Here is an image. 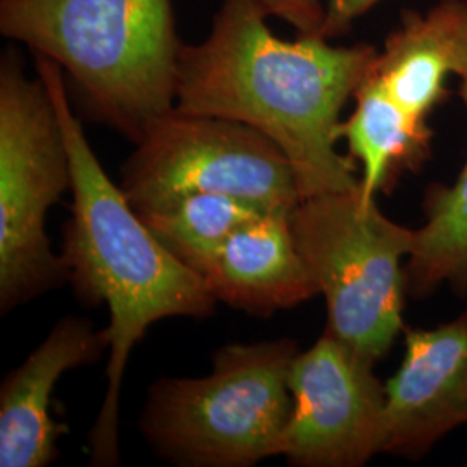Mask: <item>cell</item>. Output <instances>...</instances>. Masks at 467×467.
<instances>
[{
	"label": "cell",
	"mask_w": 467,
	"mask_h": 467,
	"mask_svg": "<svg viewBox=\"0 0 467 467\" xmlns=\"http://www.w3.org/2000/svg\"><path fill=\"white\" fill-rule=\"evenodd\" d=\"M109 350L106 329L87 318H61L30 357L5 376L0 389V467H44L56 459L67 428L50 416L59 378L98 362Z\"/></svg>",
	"instance_id": "obj_10"
},
{
	"label": "cell",
	"mask_w": 467,
	"mask_h": 467,
	"mask_svg": "<svg viewBox=\"0 0 467 467\" xmlns=\"http://www.w3.org/2000/svg\"><path fill=\"white\" fill-rule=\"evenodd\" d=\"M291 416L281 455L291 466L360 467L383 451L386 388L374 362L327 331L289 368Z\"/></svg>",
	"instance_id": "obj_8"
},
{
	"label": "cell",
	"mask_w": 467,
	"mask_h": 467,
	"mask_svg": "<svg viewBox=\"0 0 467 467\" xmlns=\"http://www.w3.org/2000/svg\"><path fill=\"white\" fill-rule=\"evenodd\" d=\"M355 109L341 121L339 139L360 168V198L376 200L403 171H416L431 152L433 130L410 121L368 78L358 85Z\"/></svg>",
	"instance_id": "obj_12"
},
{
	"label": "cell",
	"mask_w": 467,
	"mask_h": 467,
	"mask_svg": "<svg viewBox=\"0 0 467 467\" xmlns=\"http://www.w3.org/2000/svg\"><path fill=\"white\" fill-rule=\"evenodd\" d=\"M381 0H326V21L322 28L324 38H339L348 34L355 21L378 5Z\"/></svg>",
	"instance_id": "obj_16"
},
{
	"label": "cell",
	"mask_w": 467,
	"mask_h": 467,
	"mask_svg": "<svg viewBox=\"0 0 467 467\" xmlns=\"http://www.w3.org/2000/svg\"><path fill=\"white\" fill-rule=\"evenodd\" d=\"M135 212L173 256L196 272L235 229L272 210L225 194L200 192L160 201Z\"/></svg>",
	"instance_id": "obj_14"
},
{
	"label": "cell",
	"mask_w": 467,
	"mask_h": 467,
	"mask_svg": "<svg viewBox=\"0 0 467 467\" xmlns=\"http://www.w3.org/2000/svg\"><path fill=\"white\" fill-rule=\"evenodd\" d=\"M293 212H267L235 229L196 270L218 301L272 316L318 295L291 227Z\"/></svg>",
	"instance_id": "obj_11"
},
{
	"label": "cell",
	"mask_w": 467,
	"mask_h": 467,
	"mask_svg": "<svg viewBox=\"0 0 467 467\" xmlns=\"http://www.w3.org/2000/svg\"><path fill=\"white\" fill-rule=\"evenodd\" d=\"M459 80V98L467 111V77ZM424 215L405 264L407 293L424 298L449 284L467 296V161L453 184H433L426 191Z\"/></svg>",
	"instance_id": "obj_13"
},
{
	"label": "cell",
	"mask_w": 467,
	"mask_h": 467,
	"mask_svg": "<svg viewBox=\"0 0 467 467\" xmlns=\"http://www.w3.org/2000/svg\"><path fill=\"white\" fill-rule=\"evenodd\" d=\"M140 210L184 194H225L293 212L301 196L283 150L250 125L171 109L150 119L121 171Z\"/></svg>",
	"instance_id": "obj_7"
},
{
	"label": "cell",
	"mask_w": 467,
	"mask_h": 467,
	"mask_svg": "<svg viewBox=\"0 0 467 467\" xmlns=\"http://www.w3.org/2000/svg\"><path fill=\"white\" fill-rule=\"evenodd\" d=\"M0 34L61 67L88 115L137 142L175 108L171 0H0Z\"/></svg>",
	"instance_id": "obj_3"
},
{
	"label": "cell",
	"mask_w": 467,
	"mask_h": 467,
	"mask_svg": "<svg viewBox=\"0 0 467 467\" xmlns=\"http://www.w3.org/2000/svg\"><path fill=\"white\" fill-rule=\"evenodd\" d=\"M291 227L305 267L326 298V331L370 362L391 350L403 327V258L414 229L383 215L360 187L301 200Z\"/></svg>",
	"instance_id": "obj_5"
},
{
	"label": "cell",
	"mask_w": 467,
	"mask_h": 467,
	"mask_svg": "<svg viewBox=\"0 0 467 467\" xmlns=\"http://www.w3.org/2000/svg\"><path fill=\"white\" fill-rule=\"evenodd\" d=\"M264 17L287 23L303 36H322L326 21V0H250Z\"/></svg>",
	"instance_id": "obj_15"
},
{
	"label": "cell",
	"mask_w": 467,
	"mask_h": 467,
	"mask_svg": "<svg viewBox=\"0 0 467 467\" xmlns=\"http://www.w3.org/2000/svg\"><path fill=\"white\" fill-rule=\"evenodd\" d=\"M71 189V163L44 80L7 49L0 59V308L11 312L69 281L50 250L46 217Z\"/></svg>",
	"instance_id": "obj_6"
},
{
	"label": "cell",
	"mask_w": 467,
	"mask_h": 467,
	"mask_svg": "<svg viewBox=\"0 0 467 467\" xmlns=\"http://www.w3.org/2000/svg\"><path fill=\"white\" fill-rule=\"evenodd\" d=\"M384 388L383 451L419 459L467 424V308L434 329L407 331L400 368Z\"/></svg>",
	"instance_id": "obj_9"
},
{
	"label": "cell",
	"mask_w": 467,
	"mask_h": 467,
	"mask_svg": "<svg viewBox=\"0 0 467 467\" xmlns=\"http://www.w3.org/2000/svg\"><path fill=\"white\" fill-rule=\"evenodd\" d=\"M295 339L229 345L204 378L152 384L140 419L150 447L173 464L248 467L281 455L293 409L289 368Z\"/></svg>",
	"instance_id": "obj_4"
},
{
	"label": "cell",
	"mask_w": 467,
	"mask_h": 467,
	"mask_svg": "<svg viewBox=\"0 0 467 467\" xmlns=\"http://www.w3.org/2000/svg\"><path fill=\"white\" fill-rule=\"evenodd\" d=\"M36 75L56 106L71 163V218L65 227V260L78 298L106 303L109 357L106 393L88 433L90 464H119V397L135 345L161 318L213 314L217 298L198 272L158 241L139 217L121 185L100 167L84 127L73 113L63 69L35 56Z\"/></svg>",
	"instance_id": "obj_2"
},
{
	"label": "cell",
	"mask_w": 467,
	"mask_h": 467,
	"mask_svg": "<svg viewBox=\"0 0 467 467\" xmlns=\"http://www.w3.org/2000/svg\"><path fill=\"white\" fill-rule=\"evenodd\" d=\"M378 54L320 35L285 40L250 0H223L210 35L184 44L175 109L227 118L267 135L287 156L301 200L360 187V168L336 150L341 111Z\"/></svg>",
	"instance_id": "obj_1"
}]
</instances>
